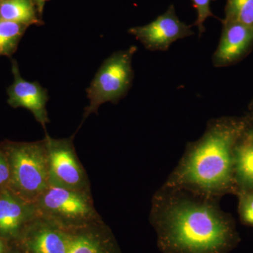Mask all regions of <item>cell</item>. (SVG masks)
<instances>
[{"mask_svg": "<svg viewBox=\"0 0 253 253\" xmlns=\"http://www.w3.org/2000/svg\"><path fill=\"white\" fill-rule=\"evenodd\" d=\"M219 199L163 185L151 200L150 222L162 253H230L241 237Z\"/></svg>", "mask_w": 253, "mask_h": 253, "instance_id": "cell-1", "label": "cell"}, {"mask_svg": "<svg viewBox=\"0 0 253 253\" xmlns=\"http://www.w3.org/2000/svg\"><path fill=\"white\" fill-rule=\"evenodd\" d=\"M250 123L248 116L210 121L203 136L187 144L163 185L183 188L217 199L228 194H236L234 147Z\"/></svg>", "mask_w": 253, "mask_h": 253, "instance_id": "cell-2", "label": "cell"}, {"mask_svg": "<svg viewBox=\"0 0 253 253\" xmlns=\"http://www.w3.org/2000/svg\"><path fill=\"white\" fill-rule=\"evenodd\" d=\"M9 168L7 189L34 204L49 186L45 139L35 142L6 141L0 145Z\"/></svg>", "mask_w": 253, "mask_h": 253, "instance_id": "cell-3", "label": "cell"}, {"mask_svg": "<svg viewBox=\"0 0 253 253\" xmlns=\"http://www.w3.org/2000/svg\"><path fill=\"white\" fill-rule=\"evenodd\" d=\"M34 205L38 214L67 231L103 221L94 207L91 191L49 186Z\"/></svg>", "mask_w": 253, "mask_h": 253, "instance_id": "cell-4", "label": "cell"}, {"mask_svg": "<svg viewBox=\"0 0 253 253\" xmlns=\"http://www.w3.org/2000/svg\"><path fill=\"white\" fill-rule=\"evenodd\" d=\"M136 46L116 51L102 63L86 89L89 104L84 109L81 126L105 103H117L129 91L134 72L132 58Z\"/></svg>", "mask_w": 253, "mask_h": 253, "instance_id": "cell-5", "label": "cell"}, {"mask_svg": "<svg viewBox=\"0 0 253 253\" xmlns=\"http://www.w3.org/2000/svg\"><path fill=\"white\" fill-rule=\"evenodd\" d=\"M73 137L54 139L46 133L49 186L91 191L90 182L76 154Z\"/></svg>", "mask_w": 253, "mask_h": 253, "instance_id": "cell-6", "label": "cell"}, {"mask_svg": "<svg viewBox=\"0 0 253 253\" xmlns=\"http://www.w3.org/2000/svg\"><path fill=\"white\" fill-rule=\"evenodd\" d=\"M129 32L150 51H167L174 42L194 35L191 27L178 18L173 6L152 22Z\"/></svg>", "mask_w": 253, "mask_h": 253, "instance_id": "cell-7", "label": "cell"}, {"mask_svg": "<svg viewBox=\"0 0 253 253\" xmlns=\"http://www.w3.org/2000/svg\"><path fill=\"white\" fill-rule=\"evenodd\" d=\"M71 231L37 214L16 243L29 253H67Z\"/></svg>", "mask_w": 253, "mask_h": 253, "instance_id": "cell-8", "label": "cell"}, {"mask_svg": "<svg viewBox=\"0 0 253 253\" xmlns=\"http://www.w3.org/2000/svg\"><path fill=\"white\" fill-rule=\"evenodd\" d=\"M11 71L14 83L7 89L8 104L13 108H24L31 111L36 121L45 129L46 125L50 122L46 108L49 99L47 91L38 82L23 79L15 60L11 62Z\"/></svg>", "mask_w": 253, "mask_h": 253, "instance_id": "cell-9", "label": "cell"}, {"mask_svg": "<svg viewBox=\"0 0 253 253\" xmlns=\"http://www.w3.org/2000/svg\"><path fill=\"white\" fill-rule=\"evenodd\" d=\"M253 47V28L244 24L223 21L222 33L213 55V65L221 68L241 61Z\"/></svg>", "mask_w": 253, "mask_h": 253, "instance_id": "cell-10", "label": "cell"}, {"mask_svg": "<svg viewBox=\"0 0 253 253\" xmlns=\"http://www.w3.org/2000/svg\"><path fill=\"white\" fill-rule=\"evenodd\" d=\"M37 214L34 204L20 199L7 188L1 190L0 236L11 243H16L23 229Z\"/></svg>", "mask_w": 253, "mask_h": 253, "instance_id": "cell-11", "label": "cell"}, {"mask_svg": "<svg viewBox=\"0 0 253 253\" xmlns=\"http://www.w3.org/2000/svg\"><path fill=\"white\" fill-rule=\"evenodd\" d=\"M67 253H121L113 231L104 221L71 231Z\"/></svg>", "mask_w": 253, "mask_h": 253, "instance_id": "cell-12", "label": "cell"}, {"mask_svg": "<svg viewBox=\"0 0 253 253\" xmlns=\"http://www.w3.org/2000/svg\"><path fill=\"white\" fill-rule=\"evenodd\" d=\"M234 180L237 192L253 191V124L250 123L235 145Z\"/></svg>", "mask_w": 253, "mask_h": 253, "instance_id": "cell-13", "label": "cell"}, {"mask_svg": "<svg viewBox=\"0 0 253 253\" xmlns=\"http://www.w3.org/2000/svg\"><path fill=\"white\" fill-rule=\"evenodd\" d=\"M0 20L28 26L38 22L31 0H1Z\"/></svg>", "mask_w": 253, "mask_h": 253, "instance_id": "cell-14", "label": "cell"}, {"mask_svg": "<svg viewBox=\"0 0 253 253\" xmlns=\"http://www.w3.org/2000/svg\"><path fill=\"white\" fill-rule=\"evenodd\" d=\"M27 26L11 21L0 20V56H11Z\"/></svg>", "mask_w": 253, "mask_h": 253, "instance_id": "cell-15", "label": "cell"}, {"mask_svg": "<svg viewBox=\"0 0 253 253\" xmlns=\"http://www.w3.org/2000/svg\"><path fill=\"white\" fill-rule=\"evenodd\" d=\"M224 21L253 28V0H227Z\"/></svg>", "mask_w": 253, "mask_h": 253, "instance_id": "cell-16", "label": "cell"}, {"mask_svg": "<svg viewBox=\"0 0 253 253\" xmlns=\"http://www.w3.org/2000/svg\"><path fill=\"white\" fill-rule=\"evenodd\" d=\"M239 212L240 220L244 225L253 228V191H239Z\"/></svg>", "mask_w": 253, "mask_h": 253, "instance_id": "cell-17", "label": "cell"}, {"mask_svg": "<svg viewBox=\"0 0 253 253\" xmlns=\"http://www.w3.org/2000/svg\"><path fill=\"white\" fill-rule=\"evenodd\" d=\"M212 0H192L196 10H197V19L195 26L199 28L200 34L204 33L205 31L204 23L208 18L212 16L211 9V2Z\"/></svg>", "mask_w": 253, "mask_h": 253, "instance_id": "cell-18", "label": "cell"}, {"mask_svg": "<svg viewBox=\"0 0 253 253\" xmlns=\"http://www.w3.org/2000/svg\"><path fill=\"white\" fill-rule=\"evenodd\" d=\"M9 181V164L4 152L0 149V190L7 187Z\"/></svg>", "mask_w": 253, "mask_h": 253, "instance_id": "cell-19", "label": "cell"}, {"mask_svg": "<svg viewBox=\"0 0 253 253\" xmlns=\"http://www.w3.org/2000/svg\"><path fill=\"white\" fill-rule=\"evenodd\" d=\"M12 243L0 236V253H10Z\"/></svg>", "mask_w": 253, "mask_h": 253, "instance_id": "cell-20", "label": "cell"}, {"mask_svg": "<svg viewBox=\"0 0 253 253\" xmlns=\"http://www.w3.org/2000/svg\"><path fill=\"white\" fill-rule=\"evenodd\" d=\"M10 253H29L17 243H12L11 252Z\"/></svg>", "mask_w": 253, "mask_h": 253, "instance_id": "cell-21", "label": "cell"}, {"mask_svg": "<svg viewBox=\"0 0 253 253\" xmlns=\"http://www.w3.org/2000/svg\"><path fill=\"white\" fill-rule=\"evenodd\" d=\"M250 113L248 115V117H249L250 121H251V122L253 123V101L252 102V104H251V106H250Z\"/></svg>", "mask_w": 253, "mask_h": 253, "instance_id": "cell-22", "label": "cell"}, {"mask_svg": "<svg viewBox=\"0 0 253 253\" xmlns=\"http://www.w3.org/2000/svg\"><path fill=\"white\" fill-rule=\"evenodd\" d=\"M37 4H38V9H39L40 11H42V10L43 6H44V2H45L46 0H36Z\"/></svg>", "mask_w": 253, "mask_h": 253, "instance_id": "cell-23", "label": "cell"}, {"mask_svg": "<svg viewBox=\"0 0 253 253\" xmlns=\"http://www.w3.org/2000/svg\"><path fill=\"white\" fill-rule=\"evenodd\" d=\"M1 190H0V192H1Z\"/></svg>", "mask_w": 253, "mask_h": 253, "instance_id": "cell-24", "label": "cell"}]
</instances>
